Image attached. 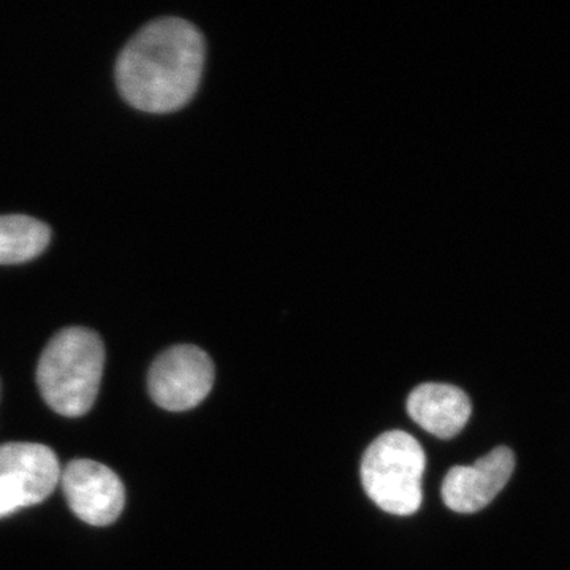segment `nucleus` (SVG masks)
<instances>
[{"instance_id":"obj_1","label":"nucleus","mask_w":570,"mask_h":570,"mask_svg":"<svg viewBox=\"0 0 570 570\" xmlns=\"http://www.w3.org/2000/svg\"><path fill=\"white\" fill-rule=\"evenodd\" d=\"M204 63L200 31L181 18H159L124 47L116 81L124 99L138 110L175 111L197 92Z\"/></svg>"},{"instance_id":"obj_2","label":"nucleus","mask_w":570,"mask_h":570,"mask_svg":"<svg viewBox=\"0 0 570 570\" xmlns=\"http://www.w3.org/2000/svg\"><path fill=\"white\" fill-rule=\"evenodd\" d=\"M105 365L102 340L85 326L52 336L37 366V384L52 411L63 417L88 414L99 395Z\"/></svg>"},{"instance_id":"obj_3","label":"nucleus","mask_w":570,"mask_h":570,"mask_svg":"<svg viewBox=\"0 0 570 570\" xmlns=\"http://www.w3.org/2000/svg\"><path fill=\"white\" fill-rule=\"evenodd\" d=\"M426 456L417 439L404 431H387L367 448L362 483L371 501L397 517L414 515L422 505Z\"/></svg>"},{"instance_id":"obj_4","label":"nucleus","mask_w":570,"mask_h":570,"mask_svg":"<svg viewBox=\"0 0 570 570\" xmlns=\"http://www.w3.org/2000/svg\"><path fill=\"white\" fill-rule=\"evenodd\" d=\"M214 365L206 352L179 344L157 356L148 374L154 403L170 412L197 407L212 392Z\"/></svg>"},{"instance_id":"obj_5","label":"nucleus","mask_w":570,"mask_h":570,"mask_svg":"<svg viewBox=\"0 0 570 570\" xmlns=\"http://www.w3.org/2000/svg\"><path fill=\"white\" fill-rule=\"evenodd\" d=\"M59 483L75 515L92 527L115 523L126 505L121 479L97 461H71Z\"/></svg>"},{"instance_id":"obj_6","label":"nucleus","mask_w":570,"mask_h":570,"mask_svg":"<svg viewBox=\"0 0 570 570\" xmlns=\"http://www.w3.org/2000/svg\"><path fill=\"white\" fill-rule=\"evenodd\" d=\"M515 469V456L508 448L491 450L472 466L450 469L442 482V501L459 513L485 509L508 485Z\"/></svg>"},{"instance_id":"obj_7","label":"nucleus","mask_w":570,"mask_h":570,"mask_svg":"<svg viewBox=\"0 0 570 570\" xmlns=\"http://www.w3.org/2000/svg\"><path fill=\"white\" fill-rule=\"evenodd\" d=\"M62 469L50 448L33 442L0 445V479H6L29 505L40 504L61 482Z\"/></svg>"},{"instance_id":"obj_8","label":"nucleus","mask_w":570,"mask_h":570,"mask_svg":"<svg viewBox=\"0 0 570 570\" xmlns=\"http://www.w3.org/2000/svg\"><path fill=\"white\" fill-rule=\"evenodd\" d=\"M407 412L428 433L452 439L466 426L472 406L466 393L448 384H423L407 397Z\"/></svg>"},{"instance_id":"obj_9","label":"nucleus","mask_w":570,"mask_h":570,"mask_svg":"<svg viewBox=\"0 0 570 570\" xmlns=\"http://www.w3.org/2000/svg\"><path fill=\"white\" fill-rule=\"evenodd\" d=\"M51 238L47 224L24 214L0 216V265L21 264L43 253Z\"/></svg>"},{"instance_id":"obj_10","label":"nucleus","mask_w":570,"mask_h":570,"mask_svg":"<svg viewBox=\"0 0 570 570\" xmlns=\"http://www.w3.org/2000/svg\"><path fill=\"white\" fill-rule=\"evenodd\" d=\"M28 508V502L6 479H0V517L10 515L17 510Z\"/></svg>"}]
</instances>
